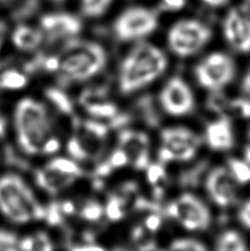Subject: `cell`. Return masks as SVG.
Masks as SVG:
<instances>
[{"mask_svg":"<svg viewBox=\"0 0 250 251\" xmlns=\"http://www.w3.org/2000/svg\"><path fill=\"white\" fill-rule=\"evenodd\" d=\"M203 3L211 7L223 6L229 0H201Z\"/></svg>","mask_w":250,"mask_h":251,"instance_id":"obj_49","label":"cell"},{"mask_svg":"<svg viewBox=\"0 0 250 251\" xmlns=\"http://www.w3.org/2000/svg\"><path fill=\"white\" fill-rule=\"evenodd\" d=\"M119 147L128 154L129 163L135 169H147L150 164V141L145 133L124 129L119 136Z\"/></svg>","mask_w":250,"mask_h":251,"instance_id":"obj_12","label":"cell"},{"mask_svg":"<svg viewBox=\"0 0 250 251\" xmlns=\"http://www.w3.org/2000/svg\"><path fill=\"white\" fill-rule=\"evenodd\" d=\"M244 160L250 165V142H248L247 145L244 147Z\"/></svg>","mask_w":250,"mask_h":251,"instance_id":"obj_50","label":"cell"},{"mask_svg":"<svg viewBox=\"0 0 250 251\" xmlns=\"http://www.w3.org/2000/svg\"><path fill=\"white\" fill-rule=\"evenodd\" d=\"M18 244L16 235L10 231L0 230V251H17Z\"/></svg>","mask_w":250,"mask_h":251,"instance_id":"obj_39","label":"cell"},{"mask_svg":"<svg viewBox=\"0 0 250 251\" xmlns=\"http://www.w3.org/2000/svg\"><path fill=\"white\" fill-rule=\"evenodd\" d=\"M40 6V0H24L12 12L14 20L22 21L33 16Z\"/></svg>","mask_w":250,"mask_h":251,"instance_id":"obj_32","label":"cell"},{"mask_svg":"<svg viewBox=\"0 0 250 251\" xmlns=\"http://www.w3.org/2000/svg\"><path fill=\"white\" fill-rule=\"evenodd\" d=\"M237 217L241 224L250 230V199L242 205L238 211Z\"/></svg>","mask_w":250,"mask_h":251,"instance_id":"obj_43","label":"cell"},{"mask_svg":"<svg viewBox=\"0 0 250 251\" xmlns=\"http://www.w3.org/2000/svg\"><path fill=\"white\" fill-rule=\"evenodd\" d=\"M55 1H63V0H55Z\"/></svg>","mask_w":250,"mask_h":251,"instance_id":"obj_55","label":"cell"},{"mask_svg":"<svg viewBox=\"0 0 250 251\" xmlns=\"http://www.w3.org/2000/svg\"><path fill=\"white\" fill-rule=\"evenodd\" d=\"M1 44H2V41H1V37H0V48H1Z\"/></svg>","mask_w":250,"mask_h":251,"instance_id":"obj_54","label":"cell"},{"mask_svg":"<svg viewBox=\"0 0 250 251\" xmlns=\"http://www.w3.org/2000/svg\"><path fill=\"white\" fill-rule=\"evenodd\" d=\"M248 1H249V2H250V0H248Z\"/></svg>","mask_w":250,"mask_h":251,"instance_id":"obj_56","label":"cell"},{"mask_svg":"<svg viewBox=\"0 0 250 251\" xmlns=\"http://www.w3.org/2000/svg\"><path fill=\"white\" fill-rule=\"evenodd\" d=\"M168 217L189 231H205L211 224L209 208L200 198L186 192L166 207Z\"/></svg>","mask_w":250,"mask_h":251,"instance_id":"obj_6","label":"cell"},{"mask_svg":"<svg viewBox=\"0 0 250 251\" xmlns=\"http://www.w3.org/2000/svg\"><path fill=\"white\" fill-rule=\"evenodd\" d=\"M168 65L166 54L149 43L139 44L125 57L119 73V88L130 94L152 83Z\"/></svg>","mask_w":250,"mask_h":251,"instance_id":"obj_1","label":"cell"},{"mask_svg":"<svg viewBox=\"0 0 250 251\" xmlns=\"http://www.w3.org/2000/svg\"><path fill=\"white\" fill-rule=\"evenodd\" d=\"M46 96L58 111L64 114L71 115L73 112V104L64 92L56 88H49L46 91Z\"/></svg>","mask_w":250,"mask_h":251,"instance_id":"obj_22","label":"cell"},{"mask_svg":"<svg viewBox=\"0 0 250 251\" xmlns=\"http://www.w3.org/2000/svg\"><path fill=\"white\" fill-rule=\"evenodd\" d=\"M108 160L114 169L121 168L129 163L128 154L120 147L112 153V155L109 158Z\"/></svg>","mask_w":250,"mask_h":251,"instance_id":"obj_41","label":"cell"},{"mask_svg":"<svg viewBox=\"0 0 250 251\" xmlns=\"http://www.w3.org/2000/svg\"><path fill=\"white\" fill-rule=\"evenodd\" d=\"M65 214L62 211L61 205L58 202H51L46 207L45 220L48 224L52 226H59L64 221V216Z\"/></svg>","mask_w":250,"mask_h":251,"instance_id":"obj_35","label":"cell"},{"mask_svg":"<svg viewBox=\"0 0 250 251\" xmlns=\"http://www.w3.org/2000/svg\"><path fill=\"white\" fill-rule=\"evenodd\" d=\"M230 113L241 119H250V100L247 97L230 100Z\"/></svg>","mask_w":250,"mask_h":251,"instance_id":"obj_34","label":"cell"},{"mask_svg":"<svg viewBox=\"0 0 250 251\" xmlns=\"http://www.w3.org/2000/svg\"><path fill=\"white\" fill-rule=\"evenodd\" d=\"M242 90L245 96L250 100V69L242 81Z\"/></svg>","mask_w":250,"mask_h":251,"instance_id":"obj_47","label":"cell"},{"mask_svg":"<svg viewBox=\"0 0 250 251\" xmlns=\"http://www.w3.org/2000/svg\"><path fill=\"white\" fill-rule=\"evenodd\" d=\"M0 210L18 224L45 218L46 207L41 206L24 180L17 175L0 178Z\"/></svg>","mask_w":250,"mask_h":251,"instance_id":"obj_3","label":"cell"},{"mask_svg":"<svg viewBox=\"0 0 250 251\" xmlns=\"http://www.w3.org/2000/svg\"><path fill=\"white\" fill-rule=\"evenodd\" d=\"M209 162L206 160H200L192 166L183 170L177 176V183L184 190H193L204 183L208 173Z\"/></svg>","mask_w":250,"mask_h":251,"instance_id":"obj_16","label":"cell"},{"mask_svg":"<svg viewBox=\"0 0 250 251\" xmlns=\"http://www.w3.org/2000/svg\"><path fill=\"white\" fill-rule=\"evenodd\" d=\"M27 84V77L15 70L5 71L0 75V88L20 89Z\"/></svg>","mask_w":250,"mask_h":251,"instance_id":"obj_27","label":"cell"},{"mask_svg":"<svg viewBox=\"0 0 250 251\" xmlns=\"http://www.w3.org/2000/svg\"><path fill=\"white\" fill-rule=\"evenodd\" d=\"M135 108L142 121L150 128L159 127L161 117L156 100L152 96L145 95L140 97L135 103Z\"/></svg>","mask_w":250,"mask_h":251,"instance_id":"obj_18","label":"cell"},{"mask_svg":"<svg viewBox=\"0 0 250 251\" xmlns=\"http://www.w3.org/2000/svg\"><path fill=\"white\" fill-rule=\"evenodd\" d=\"M205 140L211 150L228 151L235 143L233 129L228 117H220L206 126Z\"/></svg>","mask_w":250,"mask_h":251,"instance_id":"obj_14","label":"cell"},{"mask_svg":"<svg viewBox=\"0 0 250 251\" xmlns=\"http://www.w3.org/2000/svg\"><path fill=\"white\" fill-rule=\"evenodd\" d=\"M127 204V201L120 194H114L109 197L105 207V213L109 220L119 221L123 219L125 216V208Z\"/></svg>","mask_w":250,"mask_h":251,"instance_id":"obj_25","label":"cell"},{"mask_svg":"<svg viewBox=\"0 0 250 251\" xmlns=\"http://www.w3.org/2000/svg\"><path fill=\"white\" fill-rule=\"evenodd\" d=\"M169 250L176 251H202L207 248L202 242L190 238H176L171 242Z\"/></svg>","mask_w":250,"mask_h":251,"instance_id":"obj_29","label":"cell"},{"mask_svg":"<svg viewBox=\"0 0 250 251\" xmlns=\"http://www.w3.org/2000/svg\"><path fill=\"white\" fill-rule=\"evenodd\" d=\"M114 168L112 167L109 160H105L101 164H100L98 167L95 168V176L98 177H103V176H107L112 173Z\"/></svg>","mask_w":250,"mask_h":251,"instance_id":"obj_44","label":"cell"},{"mask_svg":"<svg viewBox=\"0 0 250 251\" xmlns=\"http://www.w3.org/2000/svg\"><path fill=\"white\" fill-rule=\"evenodd\" d=\"M159 103L167 114L182 117L189 114L195 108V96L182 77L173 76L159 93Z\"/></svg>","mask_w":250,"mask_h":251,"instance_id":"obj_9","label":"cell"},{"mask_svg":"<svg viewBox=\"0 0 250 251\" xmlns=\"http://www.w3.org/2000/svg\"><path fill=\"white\" fill-rule=\"evenodd\" d=\"M32 238V251H51L53 249L51 239L45 232H39Z\"/></svg>","mask_w":250,"mask_h":251,"instance_id":"obj_40","label":"cell"},{"mask_svg":"<svg viewBox=\"0 0 250 251\" xmlns=\"http://www.w3.org/2000/svg\"><path fill=\"white\" fill-rule=\"evenodd\" d=\"M60 205H61L62 211L65 215H69V214H72L74 213V204L71 201H64L63 203H60Z\"/></svg>","mask_w":250,"mask_h":251,"instance_id":"obj_48","label":"cell"},{"mask_svg":"<svg viewBox=\"0 0 250 251\" xmlns=\"http://www.w3.org/2000/svg\"><path fill=\"white\" fill-rule=\"evenodd\" d=\"M212 36L213 31L206 24L196 19H184L170 28L167 41L174 54L188 58L205 48Z\"/></svg>","mask_w":250,"mask_h":251,"instance_id":"obj_5","label":"cell"},{"mask_svg":"<svg viewBox=\"0 0 250 251\" xmlns=\"http://www.w3.org/2000/svg\"><path fill=\"white\" fill-rule=\"evenodd\" d=\"M4 161L10 167H16L17 169L27 170L29 168V164L24 160L23 157L17 154V152L10 146L5 147L4 150Z\"/></svg>","mask_w":250,"mask_h":251,"instance_id":"obj_36","label":"cell"},{"mask_svg":"<svg viewBox=\"0 0 250 251\" xmlns=\"http://www.w3.org/2000/svg\"><path fill=\"white\" fill-rule=\"evenodd\" d=\"M15 122L20 146L28 152H38L51 136V123L44 105L25 99L17 105Z\"/></svg>","mask_w":250,"mask_h":251,"instance_id":"obj_4","label":"cell"},{"mask_svg":"<svg viewBox=\"0 0 250 251\" xmlns=\"http://www.w3.org/2000/svg\"><path fill=\"white\" fill-rule=\"evenodd\" d=\"M230 99L223 94L221 90L211 91L209 96L206 99V106L209 111L219 114L220 117H227L230 112Z\"/></svg>","mask_w":250,"mask_h":251,"instance_id":"obj_21","label":"cell"},{"mask_svg":"<svg viewBox=\"0 0 250 251\" xmlns=\"http://www.w3.org/2000/svg\"><path fill=\"white\" fill-rule=\"evenodd\" d=\"M1 2H8V1H10V0H0Z\"/></svg>","mask_w":250,"mask_h":251,"instance_id":"obj_53","label":"cell"},{"mask_svg":"<svg viewBox=\"0 0 250 251\" xmlns=\"http://www.w3.org/2000/svg\"><path fill=\"white\" fill-rule=\"evenodd\" d=\"M248 142H250V129L248 132Z\"/></svg>","mask_w":250,"mask_h":251,"instance_id":"obj_52","label":"cell"},{"mask_svg":"<svg viewBox=\"0 0 250 251\" xmlns=\"http://www.w3.org/2000/svg\"><path fill=\"white\" fill-rule=\"evenodd\" d=\"M161 225L162 217L159 213H150L144 222V226L151 232L158 231Z\"/></svg>","mask_w":250,"mask_h":251,"instance_id":"obj_42","label":"cell"},{"mask_svg":"<svg viewBox=\"0 0 250 251\" xmlns=\"http://www.w3.org/2000/svg\"><path fill=\"white\" fill-rule=\"evenodd\" d=\"M196 81L209 91L222 90L233 81L236 65L229 55L213 52L198 63L195 68Z\"/></svg>","mask_w":250,"mask_h":251,"instance_id":"obj_7","label":"cell"},{"mask_svg":"<svg viewBox=\"0 0 250 251\" xmlns=\"http://www.w3.org/2000/svg\"><path fill=\"white\" fill-rule=\"evenodd\" d=\"M160 139L161 143H185L196 148H199L200 143L195 133L183 127H169L163 129L160 133Z\"/></svg>","mask_w":250,"mask_h":251,"instance_id":"obj_19","label":"cell"},{"mask_svg":"<svg viewBox=\"0 0 250 251\" xmlns=\"http://www.w3.org/2000/svg\"><path fill=\"white\" fill-rule=\"evenodd\" d=\"M210 198L219 207H227L237 198V181L228 168L219 167L210 170L204 181Z\"/></svg>","mask_w":250,"mask_h":251,"instance_id":"obj_10","label":"cell"},{"mask_svg":"<svg viewBox=\"0 0 250 251\" xmlns=\"http://www.w3.org/2000/svg\"><path fill=\"white\" fill-rule=\"evenodd\" d=\"M147 173V180L152 186L159 185L166 178V172L164 165L160 162L149 164V167L145 170Z\"/></svg>","mask_w":250,"mask_h":251,"instance_id":"obj_33","label":"cell"},{"mask_svg":"<svg viewBox=\"0 0 250 251\" xmlns=\"http://www.w3.org/2000/svg\"><path fill=\"white\" fill-rule=\"evenodd\" d=\"M5 130V120L0 115V136H2Z\"/></svg>","mask_w":250,"mask_h":251,"instance_id":"obj_51","label":"cell"},{"mask_svg":"<svg viewBox=\"0 0 250 251\" xmlns=\"http://www.w3.org/2000/svg\"><path fill=\"white\" fill-rule=\"evenodd\" d=\"M59 149V142L53 136H50L45 143L43 149H42V153H53L58 151Z\"/></svg>","mask_w":250,"mask_h":251,"instance_id":"obj_45","label":"cell"},{"mask_svg":"<svg viewBox=\"0 0 250 251\" xmlns=\"http://www.w3.org/2000/svg\"><path fill=\"white\" fill-rule=\"evenodd\" d=\"M247 249V243L244 237L234 230L224 231L217 239V251H244Z\"/></svg>","mask_w":250,"mask_h":251,"instance_id":"obj_20","label":"cell"},{"mask_svg":"<svg viewBox=\"0 0 250 251\" xmlns=\"http://www.w3.org/2000/svg\"><path fill=\"white\" fill-rule=\"evenodd\" d=\"M43 34L41 31L26 25L15 28L12 34V42L22 51H33L41 44Z\"/></svg>","mask_w":250,"mask_h":251,"instance_id":"obj_17","label":"cell"},{"mask_svg":"<svg viewBox=\"0 0 250 251\" xmlns=\"http://www.w3.org/2000/svg\"><path fill=\"white\" fill-rule=\"evenodd\" d=\"M48 166L53 169L57 170L60 173L71 175L76 178L82 175V171L81 168L72 160H68V159H64V158L55 159V160H51L50 163H48Z\"/></svg>","mask_w":250,"mask_h":251,"instance_id":"obj_30","label":"cell"},{"mask_svg":"<svg viewBox=\"0 0 250 251\" xmlns=\"http://www.w3.org/2000/svg\"><path fill=\"white\" fill-rule=\"evenodd\" d=\"M75 179L76 177L60 173L48 167V165L35 173V180L38 185L50 194L60 192L74 183Z\"/></svg>","mask_w":250,"mask_h":251,"instance_id":"obj_15","label":"cell"},{"mask_svg":"<svg viewBox=\"0 0 250 251\" xmlns=\"http://www.w3.org/2000/svg\"><path fill=\"white\" fill-rule=\"evenodd\" d=\"M68 153L71 154V156L77 160H88V156L84 148L81 145L80 140L77 136H75L71 138L67 144Z\"/></svg>","mask_w":250,"mask_h":251,"instance_id":"obj_38","label":"cell"},{"mask_svg":"<svg viewBox=\"0 0 250 251\" xmlns=\"http://www.w3.org/2000/svg\"><path fill=\"white\" fill-rule=\"evenodd\" d=\"M85 109L88 114H90L93 117L98 118V119H106V120L112 119L120 112L115 104L107 101L106 100L95 103L93 105H88L85 107Z\"/></svg>","mask_w":250,"mask_h":251,"instance_id":"obj_26","label":"cell"},{"mask_svg":"<svg viewBox=\"0 0 250 251\" xmlns=\"http://www.w3.org/2000/svg\"><path fill=\"white\" fill-rule=\"evenodd\" d=\"M41 27L48 34V41L55 42L61 38L72 37L81 32L82 24L74 15L51 13L41 17Z\"/></svg>","mask_w":250,"mask_h":251,"instance_id":"obj_13","label":"cell"},{"mask_svg":"<svg viewBox=\"0 0 250 251\" xmlns=\"http://www.w3.org/2000/svg\"><path fill=\"white\" fill-rule=\"evenodd\" d=\"M159 26V16L156 11L146 7H131L119 16L113 25L119 40L136 41L152 34Z\"/></svg>","mask_w":250,"mask_h":251,"instance_id":"obj_8","label":"cell"},{"mask_svg":"<svg viewBox=\"0 0 250 251\" xmlns=\"http://www.w3.org/2000/svg\"><path fill=\"white\" fill-rule=\"evenodd\" d=\"M227 168L237 183L246 184L250 182V165L244 160L230 158L227 160Z\"/></svg>","mask_w":250,"mask_h":251,"instance_id":"obj_23","label":"cell"},{"mask_svg":"<svg viewBox=\"0 0 250 251\" xmlns=\"http://www.w3.org/2000/svg\"><path fill=\"white\" fill-rule=\"evenodd\" d=\"M112 0H81V10L85 16L97 17L101 16Z\"/></svg>","mask_w":250,"mask_h":251,"instance_id":"obj_28","label":"cell"},{"mask_svg":"<svg viewBox=\"0 0 250 251\" xmlns=\"http://www.w3.org/2000/svg\"><path fill=\"white\" fill-rule=\"evenodd\" d=\"M149 231L143 226H136L131 231V238L134 244L141 251H154L157 249L155 240L150 236Z\"/></svg>","mask_w":250,"mask_h":251,"instance_id":"obj_24","label":"cell"},{"mask_svg":"<svg viewBox=\"0 0 250 251\" xmlns=\"http://www.w3.org/2000/svg\"><path fill=\"white\" fill-rule=\"evenodd\" d=\"M106 95H107V88L105 87L88 88L84 92H82L80 97V102L81 105L86 107L88 105L105 100Z\"/></svg>","mask_w":250,"mask_h":251,"instance_id":"obj_31","label":"cell"},{"mask_svg":"<svg viewBox=\"0 0 250 251\" xmlns=\"http://www.w3.org/2000/svg\"><path fill=\"white\" fill-rule=\"evenodd\" d=\"M102 214L103 208L100 204L94 201H88L80 211V216L89 221H98L101 218Z\"/></svg>","mask_w":250,"mask_h":251,"instance_id":"obj_37","label":"cell"},{"mask_svg":"<svg viewBox=\"0 0 250 251\" xmlns=\"http://www.w3.org/2000/svg\"><path fill=\"white\" fill-rule=\"evenodd\" d=\"M186 0H162V3L166 9L170 10H179L183 9Z\"/></svg>","mask_w":250,"mask_h":251,"instance_id":"obj_46","label":"cell"},{"mask_svg":"<svg viewBox=\"0 0 250 251\" xmlns=\"http://www.w3.org/2000/svg\"><path fill=\"white\" fill-rule=\"evenodd\" d=\"M228 44L240 53L250 52V17L238 9L230 10L223 24Z\"/></svg>","mask_w":250,"mask_h":251,"instance_id":"obj_11","label":"cell"},{"mask_svg":"<svg viewBox=\"0 0 250 251\" xmlns=\"http://www.w3.org/2000/svg\"><path fill=\"white\" fill-rule=\"evenodd\" d=\"M62 51L58 72L59 82L64 85L90 78L105 68L107 61L104 48L91 41L70 39Z\"/></svg>","mask_w":250,"mask_h":251,"instance_id":"obj_2","label":"cell"}]
</instances>
